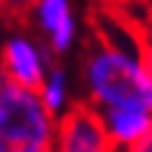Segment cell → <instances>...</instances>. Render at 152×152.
<instances>
[{
	"label": "cell",
	"mask_w": 152,
	"mask_h": 152,
	"mask_svg": "<svg viewBox=\"0 0 152 152\" xmlns=\"http://www.w3.org/2000/svg\"><path fill=\"white\" fill-rule=\"evenodd\" d=\"M93 108H144L152 111V70L144 54L121 44H106L90 57L85 70Z\"/></svg>",
	"instance_id": "obj_1"
},
{
	"label": "cell",
	"mask_w": 152,
	"mask_h": 152,
	"mask_svg": "<svg viewBox=\"0 0 152 152\" xmlns=\"http://www.w3.org/2000/svg\"><path fill=\"white\" fill-rule=\"evenodd\" d=\"M57 119L41 106L36 90L18 88L0 75V152H47Z\"/></svg>",
	"instance_id": "obj_2"
},
{
	"label": "cell",
	"mask_w": 152,
	"mask_h": 152,
	"mask_svg": "<svg viewBox=\"0 0 152 152\" xmlns=\"http://www.w3.org/2000/svg\"><path fill=\"white\" fill-rule=\"evenodd\" d=\"M49 54L26 36H13L3 49V77L18 88L36 90L47 75Z\"/></svg>",
	"instance_id": "obj_3"
},
{
	"label": "cell",
	"mask_w": 152,
	"mask_h": 152,
	"mask_svg": "<svg viewBox=\"0 0 152 152\" xmlns=\"http://www.w3.org/2000/svg\"><path fill=\"white\" fill-rule=\"evenodd\" d=\"M98 113H101V121H103L111 147L129 150V147L152 137V111H144V108H103Z\"/></svg>",
	"instance_id": "obj_4"
},
{
	"label": "cell",
	"mask_w": 152,
	"mask_h": 152,
	"mask_svg": "<svg viewBox=\"0 0 152 152\" xmlns=\"http://www.w3.org/2000/svg\"><path fill=\"white\" fill-rule=\"evenodd\" d=\"M39 26L49 34V44L54 52H64L75 41V18L70 0H36L31 5Z\"/></svg>",
	"instance_id": "obj_5"
},
{
	"label": "cell",
	"mask_w": 152,
	"mask_h": 152,
	"mask_svg": "<svg viewBox=\"0 0 152 152\" xmlns=\"http://www.w3.org/2000/svg\"><path fill=\"white\" fill-rule=\"evenodd\" d=\"M36 96H39L41 106L47 108L49 116L59 119V116L67 111V98H70V88H67L64 72L62 70H47L41 85L36 88Z\"/></svg>",
	"instance_id": "obj_6"
},
{
	"label": "cell",
	"mask_w": 152,
	"mask_h": 152,
	"mask_svg": "<svg viewBox=\"0 0 152 152\" xmlns=\"http://www.w3.org/2000/svg\"><path fill=\"white\" fill-rule=\"evenodd\" d=\"M34 3L36 0H0V8L8 13H26V10H31Z\"/></svg>",
	"instance_id": "obj_7"
},
{
	"label": "cell",
	"mask_w": 152,
	"mask_h": 152,
	"mask_svg": "<svg viewBox=\"0 0 152 152\" xmlns=\"http://www.w3.org/2000/svg\"><path fill=\"white\" fill-rule=\"evenodd\" d=\"M126 152H152V137L144 139V142H139V144H134V147H129Z\"/></svg>",
	"instance_id": "obj_8"
},
{
	"label": "cell",
	"mask_w": 152,
	"mask_h": 152,
	"mask_svg": "<svg viewBox=\"0 0 152 152\" xmlns=\"http://www.w3.org/2000/svg\"><path fill=\"white\" fill-rule=\"evenodd\" d=\"M108 152H126V150H121V147H111Z\"/></svg>",
	"instance_id": "obj_9"
},
{
	"label": "cell",
	"mask_w": 152,
	"mask_h": 152,
	"mask_svg": "<svg viewBox=\"0 0 152 152\" xmlns=\"http://www.w3.org/2000/svg\"><path fill=\"white\" fill-rule=\"evenodd\" d=\"M47 152H52V150H47Z\"/></svg>",
	"instance_id": "obj_10"
}]
</instances>
